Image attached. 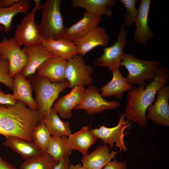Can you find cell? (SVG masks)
Instances as JSON below:
<instances>
[{
    "label": "cell",
    "mask_w": 169,
    "mask_h": 169,
    "mask_svg": "<svg viewBox=\"0 0 169 169\" xmlns=\"http://www.w3.org/2000/svg\"><path fill=\"white\" fill-rule=\"evenodd\" d=\"M169 79V72L165 67L160 66L156 76L150 83L132 87L128 91L125 117L142 127L148 124L146 111L155 99L158 91L165 85Z\"/></svg>",
    "instance_id": "6da1fadb"
},
{
    "label": "cell",
    "mask_w": 169,
    "mask_h": 169,
    "mask_svg": "<svg viewBox=\"0 0 169 169\" xmlns=\"http://www.w3.org/2000/svg\"><path fill=\"white\" fill-rule=\"evenodd\" d=\"M2 135L33 141V132L40 120L38 111L27 108L23 102L13 105L0 106Z\"/></svg>",
    "instance_id": "7a4b0ae2"
},
{
    "label": "cell",
    "mask_w": 169,
    "mask_h": 169,
    "mask_svg": "<svg viewBox=\"0 0 169 169\" xmlns=\"http://www.w3.org/2000/svg\"><path fill=\"white\" fill-rule=\"evenodd\" d=\"M35 94L34 100L38 107L39 120L52 108L59 94L69 87L65 79L60 83H53L47 78L34 74L27 77Z\"/></svg>",
    "instance_id": "3957f363"
},
{
    "label": "cell",
    "mask_w": 169,
    "mask_h": 169,
    "mask_svg": "<svg viewBox=\"0 0 169 169\" xmlns=\"http://www.w3.org/2000/svg\"><path fill=\"white\" fill-rule=\"evenodd\" d=\"M61 2L60 0H47L42 6L38 27L44 40L62 38L65 33L67 28L64 25L60 12Z\"/></svg>",
    "instance_id": "277c9868"
},
{
    "label": "cell",
    "mask_w": 169,
    "mask_h": 169,
    "mask_svg": "<svg viewBox=\"0 0 169 169\" xmlns=\"http://www.w3.org/2000/svg\"><path fill=\"white\" fill-rule=\"evenodd\" d=\"M160 65V62L157 59L141 60L131 54L125 53L120 64L128 72L125 78L128 83L137 86L143 84L146 81H152Z\"/></svg>",
    "instance_id": "5b68a950"
},
{
    "label": "cell",
    "mask_w": 169,
    "mask_h": 169,
    "mask_svg": "<svg viewBox=\"0 0 169 169\" xmlns=\"http://www.w3.org/2000/svg\"><path fill=\"white\" fill-rule=\"evenodd\" d=\"M35 5L31 11L27 14L17 26L14 37L21 47L42 43L44 40L39 32L38 26L35 24L34 16L36 12L40 10V0H34Z\"/></svg>",
    "instance_id": "8992f818"
},
{
    "label": "cell",
    "mask_w": 169,
    "mask_h": 169,
    "mask_svg": "<svg viewBox=\"0 0 169 169\" xmlns=\"http://www.w3.org/2000/svg\"><path fill=\"white\" fill-rule=\"evenodd\" d=\"M93 70V67L86 64L80 54H77L67 60L65 77L69 82V88L72 89L76 86L90 85L93 81L91 77Z\"/></svg>",
    "instance_id": "52a82bcc"
},
{
    "label": "cell",
    "mask_w": 169,
    "mask_h": 169,
    "mask_svg": "<svg viewBox=\"0 0 169 169\" xmlns=\"http://www.w3.org/2000/svg\"><path fill=\"white\" fill-rule=\"evenodd\" d=\"M126 34L125 26L123 24L116 42L104 48L103 54L95 60L94 64L98 67H106L110 70L119 69L125 53L124 49L128 44Z\"/></svg>",
    "instance_id": "ba28073f"
},
{
    "label": "cell",
    "mask_w": 169,
    "mask_h": 169,
    "mask_svg": "<svg viewBox=\"0 0 169 169\" xmlns=\"http://www.w3.org/2000/svg\"><path fill=\"white\" fill-rule=\"evenodd\" d=\"M0 56L8 63L9 74L13 78L25 66L27 58L14 37L0 41Z\"/></svg>",
    "instance_id": "9c48e42d"
},
{
    "label": "cell",
    "mask_w": 169,
    "mask_h": 169,
    "mask_svg": "<svg viewBox=\"0 0 169 169\" xmlns=\"http://www.w3.org/2000/svg\"><path fill=\"white\" fill-rule=\"evenodd\" d=\"M124 113L120 116L117 125L112 128L107 127L104 125L99 128L91 130L92 132L97 138L101 139L104 144H108L110 148L112 149L115 143V147L119 149L120 151L127 150L124 142V137L126 133L125 130L130 127V121L125 119Z\"/></svg>",
    "instance_id": "30bf717a"
},
{
    "label": "cell",
    "mask_w": 169,
    "mask_h": 169,
    "mask_svg": "<svg viewBox=\"0 0 169 169\" xmlns=\"http://www.w3.org/2000/svg\"><path fill=\"white\" fill-rule=\"evenodd\" d=\"M117 101H109L101 95L97 88L90 85L86 89L80 103L74 110H85L89 115L107 110H112L120 106Z\"/></svg>",
    "instance_id": "8fae6325"
},
{
    "label": "cell",
    "mask_w": 169,
    "mask_h": 169,
    "mask_svg": "<svg viewBox=\"0 0 169 169\" xmlns=\"http://www.w3.org/2000/svg\"><path fill=\"white\" fill-rule=\"evenodd\" d=\"M157 93L155 102L148 108L146 117L156 124L169 127V85L162 87Z\"/></svg>",
    "instance_id": "7c38bea8"
},
{
    "label": "cell",
    "mask_w": 169,
    "mask_h": 169,
    "mask_svg": "<svg viewBox=\"0 0 169 169\" xmlns=\"http://www.w3.org/2000/svg\"><path fill=\"white\" fill-rule=\"evenodd\" d=\"M151 0H141L137 9V15L134 22L136 26L134 39L137 44L143 45L154 36L148 25V19Z\"/></svg>",
    "instance_id": "4fadbf2b"
},
{
    "label": "cell",
    "mask_w": 169,
    "mask_h": 169,
    "mask_svg": "<svg viewBox=\"0 0 169 169\" xmlns=\"http://www.w3.org/2000/svg\"><path fill=\"white\" fill-rule=\"evenodd\" d=\"M22 49L27 57V61L20 73L26 78L35 74L43 63L54 56L45 49L42 43L23 46Z\"/></svg>",
    "instance_id": "5bb4252c"
},
{
    "label": "cell",
    "mask_w": 169,
    "mask_h": 169,
    "mask_svg": "<svg viewBox=\"0 0 169 169\" xmlns=\"http://www.w3.org/2000/svg\"><path fill=\"white\" fill-rule=\"evenodd\" d=\"M85 90L84 86L74 87L68 94L59 99L52 108L62 119L70 118L72 110L82 101Z\"/></svg>",
    "instance_id": "9a60e30c"
},
{
    "label": "cell",
    "mask_w": 169,
    "mask_h": 169,
    "mask_svg": "<svg viewBox=\"0 0 169 169\" xmlns=\"http://www.w3.org/2000/svg\"><path fill=\"white\" fill-rule=\"evenodd\" d=\"M109 39L105 28L98 26L83 37L73 41L78 48L79 54L83 56L96 47H107Z\"/></svg>",
    "instance_id": "2e32d148"
},
{
    "label": "cell",
    "mask_w": 169,
    "mask_h": 169,
    "mask_svg": "<svg viewBox=\"0 0 169 169\" xmlns=\"http://www.w3.org/2000/svg\"><path fill=\"white\" fill-rule=\"evenodd\" d=\"M101 19V16L86 11L80 20L67 28L63 38L72 41L79 39L98 26Z\"/></svg>",
    "instance_id": "e0dca14e"
},
{
    "label": "cell",
    "mask_w": 169,
    "mask_h": 169,
    "mask_svg": "<svg viewBox=\"0 0 169 169\" xmlns=\"http://www.w3.org/2000/svg\"><path fill=\"white\" fill-rule=\"evenodd\" d=\"M33 89L31 83L21 73L16 74L13 77L12 90L11 94L13 99L17 101L23 102L31 110H37V104L33 98Z\"/></svg>",
    "instance_id": "ac0fdd59"
},
{
    "label": "cell",
    "mask_w": 169,
    "mask_h": 169,
    "mask_svg": "<svg viewBox=\"0 0 169 169\" xmlns=\"http://www.w3.org/2000/svg\"><path fill=\"white\" fill-rule=\"evenodd\" d=\"M67 60L54 56L43 63L38 68V74L53 83H60L66 79L65 72Z\"/></svg>",
    "instance_id": "d6986e66"
},
{
    "label": "cell",
    "mask_w": 169,
    "mask_h": 169,
    "mask_svg": "<svg viewBox=\"0 0 169 169\" xmlns=\"http://www.w3.org/2000/svg\"><path fill=\"white\" fill-rule=\"evenodd\" d=\"M116 154L113 151L110 152L106 144L98 146L90 153L83 155L81 160L82 165L87 169H102Z\"/></svg>",
    "instance_id": "ffe728a7"
},
{
    "label": "cell",
    "mask_w": 169,
    "mask_h": 169,
    "mask_svg": "<svg viewBox=\"0 0 169 169\" xmlns=\"http://www.w3.org/2000/svg\"><path fill=\"white\" fill-rule=\"evenodd\" d=\"M3 144L18 153L24 160L44 153L33 141H28L17 137L5 136Z\"/></svg>",
    "instance_id": "44dd1931"
},
{
    "label": "cell",
    "mask_w": 169,
    "mask_h": 169,
    "mask_svg": "<svg viewBox=\"0 0 169 169\" xmlns=\"http://www.w3.org/2000/svg\"><path fill=\"white\" fill-rule=\"evenodd\" d=\"M112 71V77L111 80L100 89V94L103 97L114 96L121 99L124 96V93L131 90L132 86L122 75L119 69Z\"/></svg>",
    "instance_id": "7402d4cb"
},
{
    "label": "cell",
    "mask_w": 169,
    "mask_h": 169,
    "mask_svg": "<svg viewBox=\"0 0 169 169\" xmlns=\"http://www.w3.org/2000/svg\"><path fill=\"white\" fill-rule=\"evenodd\" d=\"M42 44L45 49L54 56L67 60L79 54L78 48L73 41L64 38L44 40Z\"/></svg>",
    "instance_id": "603a6c76"
},
{
    "label": "cell",
    "mask_w": 169,
    "mask_h": 169,
    "mask_svg": "<svg viewBox=\"0 0 169 169\" xmlns=\"http://www.w3.org/2000/svg\"><path fill=\"white\" fill-rule=\"evenodd\" d=\"M97 138L87 126L82 127L68 137L71 149L79 151L83 155L88 154V150L96 141Z\"/></svg>",
    "instance_id": "cb8c5ba5"
},
{
    "label": "cell",
    "mask_w": 169,
    "mask_h": 169,
    "mask_svg": "<svg viewBox=\"0 0 169 169\" xmlns=\"http://www.w3.org/2000/svg\"><path fill=\"white\" fill-rule=\"evenodd\" d=\"M114 0H72V6L81 8L90 13L102 17H111L113 14L112 10L109 7L116 4Z\"/></svg>",
    "instance_id": "d4e9b609"
},
{
    "label": "cell",
    "mask_w": 169,
    "mask_h": 169,
    "mask_svg": "<svg viewBox=\"0 0 169 169\" xmlns=\"http://www.w3.org/2000/svg\"><path fill=\"white\" fill-rule=\"evenodd\" d=\"M41 121L45 124L52 136L68 137L72 133L69 122L62 120L52 108Z\"/></svg>",
    "instance_id": "484cf974"
},
{
    "label": "cell",
    "mask_w": 169,
    "mask_h": 169,
    "mask_svg": "<svg viewBox=\"0 0 169 169\" xmlns=\"http://www.w3.org/2000/svg\"><path fill=\"white\" fill-rule=\"evenodd\" d=\"M30 9L28 0H20L8 8L0 7V24L3 27L4 32L9 33L11 31L12 20L16 15L21 13H27Z\"/></svg>",
    "instance_id": "4316f807"
},
{
    "label": "cell",
    "mask_w": 169,
    "mask_h": 169,
    "mask_svg": "<svg viewBox=\"0 0 169 169\" xmlns=\"http://www.w3.org/2000/svg\"><path fill=\"white\" fill-rule=\"evenodd\" d=\"M72 151L69 144L68 137L51 136L45 153L50 155L58 162L64 157H69Z\"/></svg>",
    "instance_id": "83f0119b"
},
{
    "label": "cell",
    "mask_w": 169,
    "mask_h": 169,
    "mask_svg": "<svg viewBox=\"0 0 169 169\" xmlns=\"http://www.w3.org/2000/svg\"><path fill=\"white\" fill-rule=\"evenodd\" d=\"M58 162L50 155L44 153L25 160L20 169H53Z\"/></svg>",
    "instance_id": "f1b7e54d"
},
{
    "label": "cell",
    "mask_w": 169,
    "mask_h": 169,
    "mask_svg": "<svg viewBox=\"0 0 169 169\" xmlns=\"http://www.w3.org/2000/svg\"><path fill=\"white\" fill-rule=\"evenodd\" d=\"M51 136L49 130L42 121L39 122L33 135V141L43 153L46 152Z\"/></svg>",
    "instance_id": "f546056e"
},
{
    "label": "cell",
    "mask_w": 169,
    "mask_h": 169,
    "mask_svg": "<svg viewBox=\"0 0 169 169\" xmlns=\"http://www.w3.org/2000/svg\"><path fill=\"white\" fill-rule=\"evenodd\" d=\"M126 9L124 16L123 24L127 26H132L134 22L137 13V9L136 8V0H120Z\"/></svg>",
    "instance_id": "4dcf8cb0"
},
{
    "label": "cell",
    "mask_w": 169,
    "mask_h": 169,
    "mask_svg": "<svg viewBox=\"0 0 169 169\" xmlns=\"http://www.w3.org/2000/svg\"><path fill=\"white\" fill-rule=\"evenodd\" d=\"M13 82V78L11 77L9 74L8 62L0 56V82L12 90Z\"/></svg>",
    "instance_id": "1f68e13d"
},
{
    "label": "cell",
    "mask_w": 169,
    "mask_h": 169,
    "mask_svg": "<svg viewBox=\"0 0 169 169\" xmlns=\"http://www.w3.org/2000/svg\"><path fill=\"white\" fill-rule=\"evenodd\" d=\"M17 102L13 99L11 94H6L0 89V105H13Z\"/></svg>",
    "instance_id": "d6a6232c"
},
{
    "label": "cell",
    "mask_w": 169,
    "mask_h": 169,
    "mask_svg": "<svg viewBox=\"0 0 169 169\" xmlns=\"http://www.w3.org/2000/svg\"><path fill=\"white\" fill-rule=\"evenodd\" d=\"M126 167L125 161H118L114 160L107 163L102 169H126Z\"/></svg>",
    "instance_id": "836d02e7"
},
{
    "label": "cell",
    "mask_w": 169,
    "mask_h": 169,
    "mask_svg": "<svg viewBox=\"0 0 169 169\" xmlns=\"http://www.w3.org/2000/svg\"><path fill=\"white\" fill-rule=\"evenodd\" d=\"M69 159L65 157L59 161L53 169H69Z\"/></svg>",
    "instance_id": "e575fe53"
},
{
    "label": "cell",
    "mask_w": 169,
    "mask_h": 169,
    "mask_svg": "<svg viewBox=\"0 0 169 169\" xmlns=\"http://www.w3.org/2000/svg\"><path fill=\"white\" fill-rule=\"evenodd\" d=\"M0 169H18L8 161L2 158L0 155Z\"/></svg>",
    "instance_id": "d590c367"
},
{
    "label": "cell",
    "mask_w": 169,
    "mask_h": 169,
    "mask_svg": "<svg viewBox=\"0 0 169 169\" xmlns=\"http://www.w3.org/2000/svg\"><path fill=\"white\" fill-rule=\"evenodd\" d=\"M20 0H0V7L8 8L15 4Z\"/></svg>",
    "instance_id": "8d00e7d4"
},
{
    "label": "cell",
    "mask_w": 169,
    "mask_h": 169,
    "mask_svg": "<svg viewBox=\"0 0 169 169\" xmlns=\"http://www.w3.org/2000/svg\"><path fill=\"white\" fill-rule=\"evenodd\" d=\"M69 169H87L84 167L82 165L79 163L76 164H70L69 166Z\"/></svg>",
    "instance_id": "74e56055"
},
{
    "label": "cell",
    "mask_w": 169,
    "mask_h": 169,
    "mask_svg": "<svg viewBox=\"0 0 169 169\" xmlns=\"http://www.w3.org/2000/svg\"><path fill=\"white\" fill-rule=\"evenodd\" d=\"M3 30H4L3 27L2 26L0 25V32L2 31H3Z\"/></svg>",
    "instance_id": "f35d334b"
},
{
    "label": "cell",
    "mask_w": 169,
    "mask_h": 169,
    "mask_svg": "<svg viewBox=\"0 0 169 169\" xmlns=\"http://www.w3.org/2000/svg\"><path fill=\"white\" fill-rule=\"evenodd\" d=\"M0 135H2V132L1 126L0 121Z\"/></svg>",
    "instance_id": "ab89813d"
}]
</instances>
